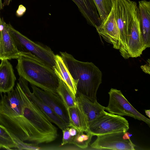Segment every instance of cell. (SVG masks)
Here are the masks:
<instances>
[{
    "instance_id": "cell-30",
    "label": "cell",
    "mask_w": 150,
    "mask_h": 150,
    "mask_svg": "<svg viewBox=\"0 0 150 150\" xmlns=\"http://www.w3.org/2000/svg\"><path fill=\"white\" fill-rule=\"evenodd\" d=\"M132 135V134L126 132L124 133L123 135V138L124 139L126 140L129 139L130 137Z\"/></svg>"
},
{
    "instance_id": "cell-9",
    "label": "cell",
    "mask_w": 150,
    "mask_h": 150,
    "mask_svg": "<svg viewBox=\"0 0 150 150\" xmlns=\"http://www.w3.org/2000/svg\"><path fill=\"white\" fill-rule=\"evenodd\" d=\"M125 132H119L97 136L95 140L90 145L93 149L112 150H135L136 146L130 139L123 138Z\"/></svg>"
},
{
    "instance_id": "cell-17",
    "label": "cell",
    "mask_w": 150,
    "mask_h": 150,
    "mask_svg": "<svg viewBox=\"0 0 150 150\" xmlns=\"http://www.w3.org/2000/svg\"><path fill=\"white\" fill-rule=\"evenodd\" d=\"M16 78L13 67L8 59L0 64V93H7L13 89Z\"/></svg>"
},
{
    "instance_id": "cell-25",
    "label": "cell",
    "mask_w": 150,
    "mask_h": 150,
    "mask_svg": "<svg viewBox=\"0 0 150 150\" xmlns=\"http://www.w3.org/2000/svg\"><path fill=\"white\" fill-rule=\"evenodd\" d=\"M13 141L15 144L16 148L18 150H40V148L38 144L25 143L18 139L10 134Z\"/></svg>"
},
{
    "instance_id": "cell-16",
    "label": "cell",
    "mask_w": 150,
    "mask_h": 150,
    "mask_svg": "<svg viewBox=\"0 0 150 150\" xmlns=\"http://www.w3.org/2000/svg\"><path fill=\"white\" fill-rule=\"evenodd\" d=\"M77 102L81 106L85 114L88 122H91L103 114L106 108L97 101H92L83 95L76 93Z\"/></svg>"
},
{
    "instance_id": "cell-15",
    "label": "cell",
    "mask_w": 150,
    "mask_h": 150,
    "mask_svg": "<svg viewBox=\"0 0 150 150\" xmlns=\"http://www.w3.org/2000/svg\"><path fill=\"white\" fill-rule=\"evenodd\" d=\"M77 6L87 23L96 28L101 22L93 0H71Z\"/></svg>"
},
{
    "instance_id": "cell-33",
    "label": "cell",
    "mask_w": 150,
    "mask_h": 150,
    "mask_svg": "<svg viewBox=\"0 0 150 150\" xmlns=\"http://www.w3.org/2000/svg\"><path fill=\"white\" fill-rule=\"evenodd\" d=\"M1 147L0 146V149H1Z\"/></svg>"
},
{
    "instance_id": "cell-5",
    "label": "cell",
    "mask_w": 150,
    "mask_h": 150,
    "mask_svg": "<svg viewBox=\"0 0 150 150\" xmlns=\"http://www.w3.org/2000/svg\"><path fill=\"white\" fill-rule=\"evenodd\" d=\"M136 2L130 0H114L113 6L115 18L120 33L121 55L125 59L130 57L128 52V42Z\"/></svg>"
},
{
    "instance_id": "cell-31",
    "label": "cell",
    "mask_w": 150,
    "mask_h": 150,
    "mask_svg": "<svg viewBox=\"0 0 150 150\" xmlns=\"http://www.w3.org/2000/svg\"><path fill=\"white\" fill-rule=\"evenodd\" d=\"M145 113L146 115L150 118V110H145Z\"/></svg>"
},
{
    "instance_id": "cell-32",
    "label": "cell",
    "mask_w": 150,
    "mask_h": 150,
    "mask_svg": "<svg viewBox=\"0 0 150 150\" xmlns=\"http://www.w3.org/2000/svg\"><path fill=\"white\" fill-rule=\"evenodd\" d=\"M3 5V3L2 2V0H0V7L2 6Z\"/></svg>"
},
{
    "instance_id": "cell-20",
    "label": "cell",
    "mask_w": 150,
    "mask_h": 150,
    "mask_svg": "<svg viewBox=\"0 0 150 150\" xmlns=\"http://www.w3.org/2000/svg\"><path fill=\"white\" fill-rule=\"evenodd\" d=\"M55 65L54 68L55 72L76 96L78 80L74 79L72 77L60 55H55Z\"/></svg>"
},
{
    "instance_id": "cell-12",
    "label": "cell",
    "mask_w": 150,
    "mask_h": 150,
    "mask_svg": "<svg viewBox=\"0 0 150 150\" xmlns=\"http://www.w3.org/2000/svg\"><path fill=\"white\" fill-rule=\"evenodd\" d=\"M96 29L99 34L101 36L106 42L112 44L114 49L119 50L120 33L115 18L113 6L109 14Z\"/></svg>"
},
{
    "instance_id": "cell-24",
    "label": "cell",
    "mask_w": 150,
    "mask_h": 150,
    "mask_svg": "<svg viewBox=\"0 0 150 150\" xmlns=\"http://www.w3.org/2000/svg\"><path fill=\"white\" fill-rule=\"evenodd\" d=\"M0 146L7 150L16 148V146L9 132L0 124Z\"/></svg>"
},
{
    "instance_id": "cell-10",
    "label": "cell",
    "mask_w": 150,
    "mask_h": 150,
    "mask_svg": "<svg viewBox=\"0 0 150 150\" xmlns=\"http://www.w3.org/2000/svg\"><path fill=\"white\" fill-rule=\"evenodd\" d=\"M128 52L130 57H140L146 48L141 29L139 12L138 7L134 9L128 42Z\"/></svg>"
},
{
    "instance_id": "cell-14",
    "label": "cell",
    "mask_w": 150,
    "mask_h": 150,
    "mask_svg": "<svg viewBox=\"0 0 150 150\" xmlns=\"http://www.w3.org/2000/svg\"><path fill=\"white\" fill-rule=\"evenodd\" d=\"M18 81V83L23 90L51 122L55 124L62 130L69 127L47 105L39 100L33 92L30 91L26 80L22 77H20Z\"/></svg>"
},
{
    "instance_id": "cell-7",
    "label": "cell",
    "mask_w": 150,
    "mask_h": 150,
    "mask_svg": "<svg viewBox=\"0 0 150 150\" xmlns=\"http://www.w3.org/2000/svg\"><path fill=\"white\" fill-rule=\"evenodd\" d=\"M129 129L128 121L122 116L105 112L88 123V131L93 136L126 132Z\"/></svg>"
},
{
    "instance_id": "cell-4",
    "label": "cell",
    "mask_w": 150,
    "mask_h": 150,
    "mask_svg": "<svg viewBox=\"0 0 150 150\" xmlns=\"http://www.w3.org/2000/svg\"><path fill=\"white\" fill-rule=\"evenodd\" d=\"M16 87L20 97L24 117L38 132L45 143L54 141L58 136L57 128L32 100L18 83Z\"/></svg>"
},
{
    "instance_id": "cell-19",
    "label": "cell",
    "mask_w": 150,
    "mask_h": 150,
    "mask_svg": "<svg viewBox=\"0 0 150 150\" xmlns=\"http://www.w3.org/2000/svg\"><path fill=\"white\" fill-rule=\"evenodd\" d=\"M77 102L75 106L67 109L69 120V127H74L78 132L87 131L88 124L87 119L81 106Z\"/></svg>"
},
{
    "instance_id": "cell-26",
    "label": "cell",
    "mask_w": 150,
    "mask_h": 150,
    "mask_svg": "<svg viewBox=\"0 0 150 150\" xmlns=\"http://www.w3.org/2000/svg\"><path fill=\"white\" fill-rule=\"evenodd\" d=\"M63 137L61 145H63L67 144H69L71 139L69 131V127H68L62 130Z\"/></svg>"
},
{
    "instance_id": "cell-28",
    "label": "cell",
    "mask_w": 150,
    "mask_h": 150,
    "mask_svg": "<svg viewBox=\"0 0 150 150\" xmlns=\"http://www.w3.org/2000/svg\"><path fill=\"white\" fill-rule=\"evenodd\" d=\"M69 131L71 137L75 136L77 134L78 132L76 129L72 127H69Z\"/></svg>"
},
{
    "instance_id": "cell-27",
    "label": "cell",
    "mask_w": 150,
    "mask_h": 150,
    "mask_svg": "<svg viewBox=\"0 0 150 150\" xmlns=\"http://www.w3.org/2000/svg\"><path fill=\"white\" fill-rule=\"evenodd\" d=\"M26 11L25 7L22 5H20L16 11L17 16L19 17L22 16Z\"/></svg>"
},
{
    "instance_id": "cell-13",
    "label": "cell",
    "mask_w": 150,
    "mask_h": 150,
    "mask_svg": "<svg viewBox=\"0 0 150 150\" xmlns=\"http://www.w3.org/2000/svg\"><path fill=\"white\" fill-rule=\"evenodd\" d=\"M20 52L0 15V60L17 59Z\"/></svg>"
},
{
    "instance_id": "cell-22",
    "label": "cell",
    "mask_w": 150,
    "mask_h": 150,
    "mask_svg": "<svg viewBox=\"0 0 150 150\" xmlns=\"http://www.w3.org/2000/svg\"><path fill=\"white\" fill-rule=\"evenodd\" d=\"M93 136L88 130L78 132L75 136L71 137L69 144H74L82 149H85L88 147Z\"/></svg>"
},
{
    "instance_id": "cell-8",
    "label": "cell",
    "mask_w": 150,
    "mask_h": 150,
    "mask_svg": "<svg viewBox=\"0 0 150 150\" xmlns=\"http://www.w3.org/2000/svg\"><path fill=\"white\" fill-rule=\"evenodd\" d=\"M109 101L106 109L110 113L127 116L143 121L149 126L150 120L139 112L129 102L120 90L111 88L108 93Z\"/></svg>"
},
{
    "instance_id": "cell-2",
    "label": "cell",
    "mask_w": 150,
    "mask_h": 150,
    "mask_svg": "<svg viewBox=\"0 0 150 150\" xmlns=\"http://www.w3.org/2000/svg\"><path fill=\"white\" fill-rule=\"evenodd\" d=\"M17 60L20 77L44 91L57 93L60 79L52 68L29 52L20 51Z\"/></svg>"
},
{
    "instance_id": "cell-21",
    "label": "cell",
    "mask_w": 150,
    "mask_h": 150,
    "mask_svg": "<svg viewBox=\"0 0 150 150\" xmlns=\"http://www.w3.org/2000/svg\"><path fill=\"white\" fill-rule=\"evenodd\" d=\"M57 92L67 109L76 106L77 103L76 96L65 83L60 79Z\"/></svg>"
},
{
    "instance_id": "cell-18",
    "label": "cell",
    "mask_w": 150,
    "mask_h": 150,
    "mask_svg": "<svg viewBox=\"0 0 150 150\" xmlns=\"http://www.w3.org/2000/svg\"><path fill=\"white\" fill-rule=\"evenodd\" d=\"M141 29L146 48L150 47V1H139Z\"/></svg>"
},
{
    "instance_id": "cell-11",
    "label": "cell",
    "mask_w": 150,
    "mask_h": 150,
    "mask_svg": "<svg viewBox=\"0 0 150 150\" xmlns=\"http://www.w3.org/2000/svg\"><path fill=\"white\" fill-rule=\"evenodd\" d=\"M31 86L33 94L69 126L67 109L57 93L44 91L33 85Z\"/></svg>"
},
{
    "instance_id": "cell-6",
    "label": "cell",
    "mask_w": 150,
    "mask_h": 150,
    "mask_svg": "<svg viewBox=\"0 0 150 150\" xmlns=\"http://www.w3.org/2000/svg\"><path fill=\"white\" fill-rule=\"evenodd\" d=\"M7 27L18 49L35 55L52 68L55 65V55L48 46L30 40L14 29L9 23Z\"/></svg>"
},
{
    "instance_id": "cell-1",
    "label": "cell",
    "mask_w": 150,
    "mask_h": 150,
    "mask_svg": "<svg viewBox=\"0 0 150 150\" xmlns=\"http://www.w3.org/2000/svg\"><path fill=\"white\" fill-rule=\"evenodd\" d=\"M0 99V124L21 140L38 144L45 143L42 137L24 117L18 91L15 87Z\"/></svg>"
},
{
    "instance_id": "cell-23",
    "label": "cell",
    "mask_w": 150,
    "mask_h": 150,
    "mask_svg": "<svg viewBox=\"0 0 150 150\" xmlns=\"http://www.w3.org/2000/svg\"><path fill=\"white\" fill-rule=\"evenodd\" d=\"M101 22L109 14L114 4V0H93Z\"/></svg>"
},
{
    "instance_id": "cell-3",
    "label": "cell",
    "mask_w": 150,
    "mask_h": 150,
    "mask_svg": "<svg viewBox=\"0 0 150 150\" xmlns=\"http://www.w3.org/2000/svg\"><path fill=\"white\" fill-rule=\"evenodd\" d=\"M60 53L72 77L78 80L76 93L92 101L97 100V91L102 83L101 71L92 62L78 61L66 52Z\"/></svg>"
},
{
    "instance_id": "cell-29",
    "label": "cell",
    "mask_w": 150,
    "mask_h": 150,
    "mask_svg": "<svg viewBox=\"0 0 150 150\" xmlns=\"http://www.w3.org/2000/svg\"><path fill=\"white\" fill-rule=\"evenodd\" d=\"M141 68L144 72L150 74V63L142 66Z\"/></svg>"
}]
</instances>
